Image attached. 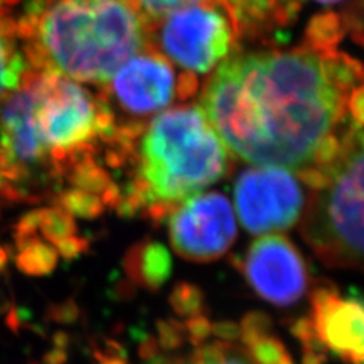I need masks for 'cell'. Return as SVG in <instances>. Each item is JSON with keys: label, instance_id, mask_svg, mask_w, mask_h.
<instances>
[{"label": "cell", "instance_id": "6da1fadb", "mask_svg": "<svg viewBox=\"0 0 364 364\" xmlns=\"http://www.w3.org/2000/svg\"><path fill=\"white\" fill-rule=\"evenodd\" d=\"M361 65L306 43L228 58L202 95L203 112L243 161L298 173L326 166L360 129L350 112Z\"/></svg>", "mask_w": 364, "mask_h": 364}, {"label": "cell", "instance_id": "7a4b0ae2", "mask_svg": "<svg viewBox=\"0 0 364 364\" xmlns=\"http://www.w3.org/2000/svg\"><path fill=\"white\" fill-rule=\"evenodd\" d=\"M108 147L109 164L131 168L117 202L124 215L146 211L151 219L164 220L178 203L228 170L223 141L195 105L164 111L147 124L117 128Z\"/></svg>", "mask_w": 364, "mask_h": 364}, {"label": "cell", "instance_id": "3957f363", "mask_svg": "<svg viewBox=\"0 0 364 364\" xmlns=\"http://www.w3.org/2000/svg\"><path fill=\"white\" fill-rule=\"evenodd\" d=\"M116 129L104 97L46 70H26L23 87L0 108V144L49 181L70 179L79 166L96 159L97 146H108Z\"/></svg>", "mask_w": 364, "mask_h": 364}, {"label": "cell", "instance_id": "277c9868", "mask_svg": "<svg viewBox=\"0 0 364 364\" xmlns=\"http://www.w3.org/2000/svg\"><path fill=\"white\" fill-rule=\"evenodd\" d=\"M18 33L33 70L104 84L149 46V21L129 0H33Z\"/></svg>", "mask_w": 364, "mask_h": 364}, {"label": "cell", "instance_id": "5b68a950", "mask_svg": "<svg viewBox=\"0 0 364 364\" xmlns=\"http://www.w3.org/2000/svg\"><path fill=\"white\" fill-rule=\"evenodd\" d=\"M301 178L314 193L301 232L329 267L363 264V134L352 131L326 166Z\"/></svg>", "mask_w": 364, "mask_h": 364}, {"label": "cell", "instance_id": "8992f818", "mask_svg": "<svg viewBox=\"0 0 364 364\" xmlns=\"http://www.w3.org/2000/svg\"><path fill=\"white\" fill-rule=\"evenodd\" d=\"M237 32L225 6L214 2L178 8L149 23V46L188 73H208L234 50Z\"/></svg>", "mask_w": 364, "mask_h": 364}, {"label": "cell", "instance_id": "52a82bcc", "mask_svg": "<svg viewBox=\"0 0 364 364\" xmlns=\"http://www.w3.org/2000/svg\"><path fill=\"white\" fill-rule=\"evenodd\" d=\"M234 198L238 218L250 234L289 230L304 208L299 179L281 167L246 170L237 179Z\"/></svg>", "mask_w": 364, "mask_h": 364}, {"label": "cell", "instance_id": "ba28073f", "mask_svg": "<svg viewBox=\"0 0 364 364\" xmlns=\"http://www.w3.org/2000/svg\"><path fill=\"white\" fill-rule=\"evenodd\" d=\"M167 219L173 249L198 263L225 255L237 237L232 207L220 193L190 196L178 203Z\"/></svg>", "mask_w": 364, "mask_h": 364}, {"label": "cell", "instance_id": "9c48e42d", "mask_svg": "<svg viewBox=\"0 0 364 364\" xmlns=\"http://www.w3.org/2000/svg\"><path fill=\"white\" fill-rule=\"evenodd\" d=\"M196 79L190 73L176 79L173 67L161 53L149 48L134 55L111 77L108 97L134 116H146L172 104L175 96L186 99L195 93Z\"/></svg>", "mask_w": 364, "mask_h": 364}, {"label": "cell", "instance_id": "30bf717a", "mask_svg": "<svg viewBox=\"0 0 364 364\" xmlns=\"http://www.w3.org/2000/svg\"><path fill=\"white\" fill-rule=\"evenodd\" d=\"M249 286L264 301L290 306L309 290L305 261L287 237L266 235L249 246L242 263Z\"/></svg>", "mask_w": 364, "mask_h": 364}, {"label": "cell", "instance_id": "8fae6325", "mask_svg": "<svg viewBox=\"0 0 364 364\" xmlns=\"http://www.w3.org/2000/svg\"><path fill=\"white\" fill-rule=\"evenodd\" d=\"M316 333L326 349L348 364H363L364 311L358 293L341 298L331 282L316 286L310 294Z\"/></svg>", "mask_w": 364, "mask_h": 364}, {"label": "cell", "instance_id": "7c38bea8", "mask_svg": "<svg viewBox=\"0 0 364 364\" xmlns=\"http://www.w3.org/2000/svg\"><path fill=\"white\" fill-rule=\"evenodd\" d=\"M238 37L269 38L290 26L301 9V0H220Z\"/></svg>", "mask_w": 364, "mask_h": 364}, {"label": "cell", "instance_id": "4fadbf2b", "mask_svg": "<svg viewBox=\"0 0 364 364\" xmlns=\"http://www.w3.org/2000/svg\"><path fill=\"white\" fill-rule=\"evenodd\" d=\"M123 266L134 284L151 291L161 289L172 275V258L168 250L156 242L132 246L124 257Z\"/></svg>", "mask_w": 364, "mask_h": 364}, {"label": "cell", "instance_id": "5bb4252c", "mask_svg": "<svg viewBox=\"0 0 364 364\" xmlns=\"http://www.w3.org/2000/svg\"><path fill=\"white\" fill-rule=\"evenodd\" d=\"M13 32V23L0 18V97L18 88L26 73L25 56L14 48Z\"/></svg>", "mask_w": 364, "mask_h": 364}, {"label": "cell", "instance_id": "9a60e30c", "mask_svg": "<svg viewBox=\"0 0 364 364\" xmlns=\"http://www.w3.org/2000/svg\"><path fill=\"white\" fill-rule=\"evenodd\" d=\"M168 364H255L247 355V350L235 345V341H215L199 346L188 358L170 360Z\"/></svg>", "mask_w": 364, "mask_h": 364}, {"label": "cell", "instance_id": "2e32d148", "mask_svg": "<svg viewBox=\"0 0 364 364\" xmlns=\"http://www.w3.org/2000/svg\"><path fill=\"white\" fill-rule=\"evenodd\" d=\"M58 264V254L49 245L41 243L36 237L20 249L17 267L31 277H44L52 273Z\"/></svg>", "mask_w": 364, "mask_h": 364}, {"label": "cell", "instance_id": "e0dca14e", "mask_svg": "<svg viewBox=\"0 0 364 364\" xmlns=\"http://www.w3.org/2000/svg\"><path fill=\"white\" fill-rule=\"evenodd\" d=\"M37 228L43 235L55 246L68 237H73L76 226L70 215L61 210H43L37 211Z\"/></svg>", "mask_w": 364, "mask_h": 364}, {"label": "cell", "instance_id": "ac0fdd59", "mask_svg": "<svg viewBox=\"0 0 364 364\" xmlns=\"http://www.w3.org/2000/svg\"><path fill=\"white\" fill-rule=\"evenodd\" d=\"M170 305L181 317H193L203 314L205 296L200 287L191 282H179L170 293Z\"/></svg>", "mask_w": 364, "mask_h": 364}, {"label": "cell", "instance_id": "d6986e66", "mask_svg": "<svg viewBox=\"0 0 364 364\" xmlns=\"http://www.w3.org/2000/svg\"><path fill=\"white\" fill-rule=\"evenodd\" d=\"M246 350L255 364H281V361L289 355L282 341L270 334L255 340Z\"/></svg>", "mask_w": 364, "mask_h": 364}, {"label": "cell", "instance_id": "ffe728a7", "mask_svg": "<svg viewBox=\"0 0 364 364\" xmlns=\"http://www.w3.org/2000/svg\"><path fill=\"white\" fill-rule=\"evenodd\" d=\"M129 2L134 4V6L140 11L147 21L151 23L164 17L168 13H172V11L178 8L187 6L191 4L214 2V0H129Z\"/></svg>", "mask_w": 364, "mask_h": 364}, {"label": "cell", "instance_id": "44dd1931", "mask_svg": "<svg viewBox=\"0 0 364 364\" xmlns=\"http://www.w3.org/2000/svg\"><path fill=\"white\" fill-rule=\"evenodd\" d=\"M272 329V318L263 311H250L242 318L240 338L247 348L259 337L267 336Z\"/></svg>", "mask_w": 364, "mask_h": 364}, {"label": "cell", "instance_id": "7402d4cb", "mask_svg": "<svg viewBox=\"0 0 364 364\" xmlns=\"http://www.w3.org/2000/svg\"><path fill=\"white\" fill-rule=\"evenodd\" d=\"M156 333H158V345L164 350H175L179 349L187 338L186 326L175 318H161L156 322Z\"/></svg>", "mask_w": 364, "mask_h": 364}, {"label": "cell", "instance_id": "603a6c76", "mask_svg": "<svg viewBox=\"0 0 364 364\" xmlns=\"http://www.w3.org/2000/svg\"><path fill=\"white\" fill-rule=\"evenodd\" d=\"M79 316H81V310L73 299H67L61 304H50L48 309V318L55 323L72 325L77 321Z\"/></svg>", "mask_w": 364, "mask_h": 364}, {"label": "cell", "instance_id": "cb8c5ba5", "mask_svg": "<svg viewBox=\"0 0 364 364\" xmlns=\"http://www.w3.org/2000/svg\"><path fill=\"white\" fill-rule=\"evenodd\" d=\"M184 326L190 343L198 348L202 346L203 341L208 340V337L211 336V322L208 321V317L203 314L188 317V321Z\"/></svg>", "mask_w": 364, "mask_h": 364}, {"label": "cell", "instance_id": "d4e9b609", "mask_svg": "<svg viewBox=\"0 0 364 364\" xmlns=\"http://www.w3.org/2000/svg\"><path fill=\"white\" fill-rule=\"evenodd\" d=\"M290 333L293 334V337L298 338L302 345L306 343V341L318 337L316 333V326H314V321L311 316H304V317L298 318V321L291 325Z\"/></svg>", "mask_w": 364, "mask_h": 364}, {"label": "cell", "instance_id": "484cf974", "mask_svg": "<svg viewBox=\"0 0 364 364\" xmlns=\"http://www.w3.org/2000/svg\"><path fill=\"white\" fill-rule=\"evenodd\" d=\"M211 334H214L220 341H230V343H232L237 338H240V325L230 321L215 322L211 323Z\"/></svg>", "mask_w": 364, "mask_h": 364}, {"label": "cell", "instance_id": "4316f807", "mask_svg": "<svg viewBox=\"0 0 364 364\" xmlns=\"http://www.w3.org/2000/svg\"><path fill=\"white\" fill-rule=\"evenodd\" d=\"M58 247V252L63 255V258L65 259H73L77 255H81L82 252H85L87 249V242L84 238H77V237H68L65 240L60 242L56 245Z\"/></svg>", "mask_w": 364, "mask_h": 364}, {"label": "cell", "instance_id": "83f0119b", "mask_svg": "<svg viewBox=\"0 0 364 364\" xmlns=\"http://www.w3.org/2000/svg\"><path fill=\"white\" fill-rule=\"evenodd\" d=\"M159 345L155 337L149 336V334H141L140 337V345H139V355L141 360L147 361L152 360L156 355H159Z\"/></svg>", "mask_w": 364, "mask_h": 364}, {"label": "cell", "instance_id": "f1b7e54d", "mask_svg": "<svg viewBox=\"0 0 364 364\" xmlns=\"http://www.w3.org/2000/svg\"><path fill=\"white\" fill-rule=\"evenodd\" d=\"M67 350L55 348L43 357V364H67Z\"/></svg>", "mask_w": 364, "mask_h": 364}, {"label": "cell", "instance_id": "f546056e", "mask_svg": "<svg viewBox=\"0 0 364 364\" xmlns=\"http://www.w3.org/2000/svg\"><path fill=\"white\" fill-rule=\"evenodd\" d=\"M325 363H326V350L304 349L301 364H325Z\"/></svg>", "mask_w": 364, "mask_h": 364}, {"label": "cell", "instance_id": "4dcf8cb0", "mask_svg": "<svg viewBox=\"0 0 364 364\" xmlns=\"http://www.w3.org/2000/svg\"><path fill=\"white\" fill-rule=\"evenodd\" d=\"M5 322H6V326L11 329V331H13L14 334H18V329L21 328V323H20V318L16 313V305L9 306V311L6 314Z\"/></svg>", "mask_w": 364, "mask_h": 364}, {"label": "cell", "instance_id": "1f68e13d", "mask_svg": "<svg viewBox=\"0 0 364 364\" xmlns=\"http://www.w3.org/2000/svg\"><path fill=\"white\" fill-rule=\"evenodd\" d=\"M52 341L55 348H60V349H67L68 343H70V337H68L67 333L64 331H56L52 337Z\"/></svg>", "mask_w": 364, "mask_h": 364}, {"label": "cell", "instance_id": "d6a6232c", "mask_svg": "<svg viewBox=\"0 0 364 364\" xmlns=\"http://www.w3.org/2000/svg\"><path fill=\"white\" fill-rule=\"evenodd\" d=\"M168 361H170V358H167V357L156 355V357L152 358V360H147L146 364H168Z\"/></svg>", "mask_w": 364, "mask_h": 364}, {"label": "cell", "instance_id": "836d02e7", "mask_svg": "<svg viewBox=\"0 0 364 364\" xmlns=\"http://www.w3.org/2000/svg\"><path fill=\"white\" fill-rule=\"evenodd\" d=\"M6 261H8V255L4 249H0V270H4V267L6 266Z\"/></svg>", "mask_w": 364, "mask_h": 364}, {"label": "cell", "instance_id": "e575fe53", "mask_svg": "<svg viewBox=\"0 0 364 364\" xmlns=\"http://www.w3.org/2000/svg\"><path fill=\"white\" fill-rule=\"evenodd\" d=\"M99 364H128V361L127 360H120V358H112V360L100 361Z\"/></svg>", "mask_w": 364, "mask_h": 364}, {"label": "cell", "instance_id": "d590c367", "mask_svg": "<svg viewBox=\"0 0 364 364\" xmlns=\"http://www.w3.org/2000/svg\"><path fill=\"white\" fill-rule=\"evenodd\" d=\"M317 2L325 4V5H333V4H338V2H343V0H317Z\"/></svg>", "mask_w": 364, "mask_h": 364}, {"label": "cell", "instance_id": "8d00e7d4", "mask_svg": "<svg viewBox=\"0 0 364 364\" xmlns=\"http://www.w3.org/2000/svg\"><path fill=\"white\" fill-rule=\"evenodd\" d=\"M281 364H294V363H293V360H291V357H290V355H287V357H286V358H284V360H282V361H281Z\"/></svg>", "mask_w": 364, "mask_h": 364}, {"label": "cell", "instance_id": "74e56055", "mask_svg": "<svg viewBox=\"0 0 364 364\" xmlns=\"http://www.w3.org/2000/svg\"><path fill=\"white\" fill-rule=\"evenodd\" d=\"M4 2H16V0H4Z\"/></svg>", "mask_w": 364, "mask_h": 364}]
</instances>
